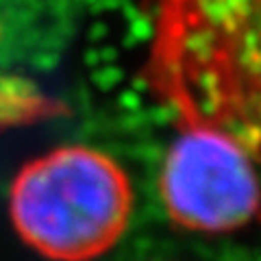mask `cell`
Returning a JSON list of instances; mask_svg holds the SVG:
<instances>
[{
	"instance_id": "obj_1",
	"label": "cell",
	"mask_w": 261,
	"mask_h": 261,
	"mask_svg": "<svg viewBox=\"0 0 261 261\" xmlns=\"http://www.w3.org/2000/svg\"><path fill=\"white\" fill-rule=\"evenodd\" d=\"M133 214V185L111 154L83 144L27 161L9 190L22 242L53 261H92L116 246Z\"/></svg>"
},
{
	"instance_id": "obj_2",
	"label": "cell",
	"mask_w": 261,
	"mask_h": 261,
	"mask_svg": "<svg viewBox=\"0 0 261 261\" xmlns=\"http://www.w3.org/2000/svg\"><path fill=\"white\" fill-rule=\"evenodd\" d=\"M159 194L178 226L202 233L235 231L257 211L252 154L231 130L192 116L163 159Z\"/></svg>"
}]
</instances>
